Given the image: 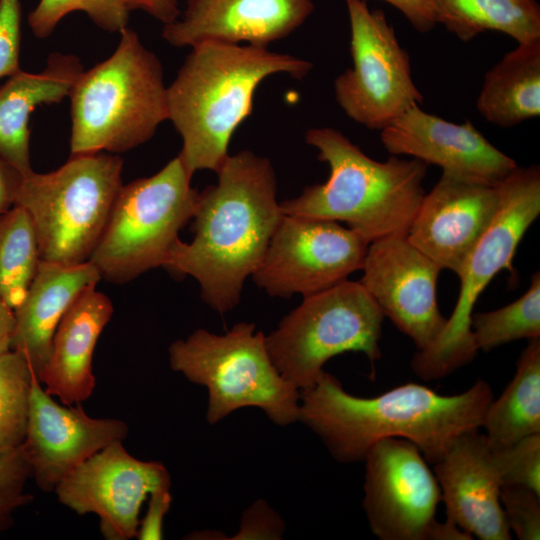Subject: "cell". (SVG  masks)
Here are the masks:
<instances>
[{
  "instance_id": "7",
  "label": "cell",
  "mask_w": 540,
  "mask_h": 540,
  "mask_svg": "<svg viewBox=\"0 0 540 540\" xmlns=\"http://www.w3.org/2000/svg\"><path fill=\"white\" fill-rule=\"evenodd\" d=\"M122 169L119 156L99 152L23 176L15 205L31 218L41 260L64 266L89 260L123 185Z\"/></svg>"
},
{
  "instance_id": "28",
  "label": "cell",
  "mask_w": 540,
  "mask_h": 540,
  "mask_svg": "<svg viewBox=\"0 0 540 540\" xmlns=\"http://www.w3.org/2000/svg\"><path fill=\"white\" fill-rule=\"evenodd\" d=\"M470 328L477 350L488 352L518 339L540 337V273L516 301L489 312L472 313Z\"/></svg>"
},
{
  "instance_id": "14",
  "label": "cell",
  "mask_w": 540,
  "mask_h": 540,
  "mask_svg": "<svg viewBox=\"0 0 540 540\" xmlns=\"http://www.w3.org/2000/svg\"><path fill=\"white\" fill-rule=\"evenodd\" d=\"M113 442L85 460L55 488L58 501L79 515L99 518L107 540L136 537L141 506L152 492L171 487L167 468L135 458Z\"/></svg>"
},
{
  "instance_id": "3",
  "label": "cell",
  "mask_w": 540,
  "mask_h": 540,
  "mask_svg": "<svg viewBox=\"0 0 540 540\" xmlns=\"http://www.w3.org/2000/svg\"><path fill=\"white\" fill-rule=\"evenodd\" d=\"M312 68L305 59L266 47L215 41L192 46L166 92L168 120L182 139L178 156L187 171L193 176L219 170L264 79L279 73L302 79Z\"/></svg>"
},
{
  "instance_id": "35",
  "label": "cell",
  "mask_w": 540,
  "mask_h": 540,
  "mask_svg": "<svg viewBox=\"0 0 540 540\" xmlns=\"http://www.w3.org/2000/svg\"><path fill=\"white\" fill-rule=\"evenodd\" d=\"M284 523L263 500L253 503L243 514L235 539H280Z\"/></svg>"
},
{
  "instance_id": "13",
  "label": "cell",
  "mask_w": 540,
  "mask_h": 540,
  "mask_svg": "<svg viewBox=\"0 0 540 540\" xmlns=\"http://www.w3.org/2000/svg\"><path fill=\"white\" fill-rule=\"evenodd\" d=\"M363 508L380 540H428L441 492L418 447L402 438L375 443L366 454Z\"/></svg>"
},
{
  "instance_id": "18",
  "label": "cell",
  "mask_w": 540,
  "mask_h": 540,
  "mask_svg": "<svg viewBox=\"0 0 540 540\" xmlns=\"http://www.w3.org/2000/svg\"><path fill=\"white\" fill-rule=\"evenodd\" d=\"M498 206L496 185L442 173L425 193L406 237L442 270L458 274Z\"/></svg>"
},
{
  "instance_id": "5",
  "label": "cell",
  "mask_w": 540,
  "mask_h": 540,
  "mask_svg": "<svg viewBox=\"0 0 540 540\" xmlns=\"http://www.w3.org/2000/svg\"><path fill=\"white\" fill-rule=\"evenodd\" d=\"M163 66L138 34L124 28L115 51L83 70L70 94L71 155L125 152L168 120Z\"/></svg>"
},
{
  "instance_id": "8",
  "label": "cell",
  "mask_w": 540,
  "mask_h": 540,
  "mask_svg": "<svg viewBox=\"0 0 540 540\" xmlns=\"http://www.w3.org/2000/svg\"><path fill=\"white\" fill-rule=\"evenodd\" d=\"M191 178L176 156L154 175L122 185L88 260L102 278L123 283L165 267L196 208Z\"/></svg>"
},
{
  "instance_id": "16",
  "label": "cell",
  "mask_w": 540,
  "mask_h": 540,
  "mask_svg": "<svg viewBox=\"0 0 540 540\" xmlns=\"http://www.w3.org/2000/svg\"><path fill=\"white\" fill-rule=\"evenodd\" d=\"M128 427L115 418L89 416L80 404L53 399L32 379L26 433L21 444L40 490L54 491L75 468L107 445L123 441Z\"/></svg>"
},
{
  "instance_id": "40",
  "label": "cell",
  "mask_w": 540,
  "mask_h": 540,
  "mask_svg": "<svg viewBox=\"0 0 540 540\" xmlns=\"http://www.w3.org/2000/svg\"><path fill=\"white\" fill-rule=\"evenodd\" d=\"M473 537L462 530L452 521L446 519L444 522L437 520L433 524L428 540H471Z\"/></svg>"
},
{
  "instance_id": "26",
  "label": "cell",
  "mask_w": 540,
  "mask_h": 540,
  "mask_svg": "<svg viewBox=\"0 0 540 540\" xmlns=\"http://www.w3.org/2000/svg\"><path fill=\"white\" fill-rule=\"evenodd\" d=\"M440 23L467 42L485 31H499L518 44L540 39V6L536 0H434Z\"/></svg>"
},
{
  "instance_id": "23",
  "label": "cell",
  "mask_w": 540,
  "mask_h": 540,
  "mask_svg": "<svg viewBox=\"0 0 540 540\" xmlns=\"http://www.w3.org/2000/svg\"><path fill=\"white\" fill-rule=\"evenodd\" d=\"M83 70L75 55L53 52L41 72L20 70L0 87V156L22 176L33 171L29 129L32 112L37 106L69 97Z\"/></svg>"
},
{
  "instance_id": "19",
  "label": "cell",
  "mask_w": 540,
  "mask_h": 540,
  "mask_svg": "<svg viewBox=\"0 0 540 540\" xmlns=\"http://www.w3.org/2000/svg\"><path fill=\"white\" fill-rule=\"evenodd\" d=\"M313 10V0H187L182 17L164 25L162 37L174 47L215 41L267 48Z\"/></svg>"
},
{
  "instance_id": "2",
  "label": "cell",
  "mask_w": 540,
  "mask_h": 540,
  "mask_svg": "<svg viewBox=\"0 0 540 540\" xmlns=\"http://www.w3.org/2000/svg\"><path fill=\"white\" fill-rule=\"evenodd\" d=\"M214 185L199 192L194 238L179 241L164 268L189 275L203 301L224 314L240 301L245 280L260 265L283 213L275 170L250 150L229 155Z\"/></svg>"
},
{
  "instance_id": "30",
  "label": "cell",
  "mask_w": 540,
  "mask_h": 540,
  "mask_svg": "<svg viewBox=\"0 0 540 540\" xmlns=\"http://www.w3.org/2000/svg\"><path fill=\"white\" fill-rule=\"evenodd\" d=\"M81 11L99 28L120 32L127 27L129 10L123 0H39L28 15V24L35 37H49L57 24L68 14Z\"/></svg>"
},
{
  "instance_id": "27",
  "label": "cell",
  "mask_w": 540,
  "mask_h": 540,
  "mask_svg": "<svg viewBox=\"0 0 540 540\" xmlns=\"http://www.w3.org/2000/svg\"><path fill=\"white\" fill-rule=\"evenodd\" d=\"M40 261L31 218L15 205L0 218V299L13 311L24 300Z\"/></svg>"
},
{
  "instance_id": "36",
  "label": "cell",
  "mask_w": 540,
  "mask_h": 540,
  "mask_svg": "<svg viewBox=\"0 0 540 540\" xmlns=\"http://www.w3.org/2000/svg\"><path fill=\"white\" fill-rule=\"evenodd\" d=\"M171 503L170 488L158 489L149 495L148 508L140 520L137 539L160 540L163 538V520Z\"/></svg>"
},
{
  "instance_id": "20",
  "label": "cell",
  "mask_w": 540,
  "mask_h": 540,
  "mask_svg": "<svg viewBox=\"0 0 540 540\" xmlns=\"http://www.w3.org/2000/svg\"><path fill=\"white\" fill-rule=\"evenodd\" d=\"M446 519L481 540H510L500 503L501 477L479 430L457 437L433 464Z\"/></svg>"
},
{
  "instance_id": "1",
  "label": "cell",
  "mask_w": 540,
  "mask_h": 540,
  "mask_svg": "<svg viewBox=\"0 0 540 540\" xmlns=\"http://www.w3.org/2000/svg\"><path fill=\"white\" fill-rule=\"evenodd\" d=\"M492 399L491 387L482 379L450 396L409 382L376 397H357L324 370L312 386L300 390L298 421L340 463L363 461L378 441L402 438L433 465L457 437L482 428Z\"/></svg>"
},
{
  "instance_id": "25",
  "label": "cell",
  "mask_w": 540,
  "mask_h": 540,
  "mask_svg": "<svg viewBox=\"0 0 540 540\" xmlns=\"http://www.w3.org/2000/svg\"><path fill=\"white\" fill-rule=\"evenodd\" d=\"M482 428L493 451L540 433V337L529 339L517 361L514 378L490 402Z\"/></svg>"
},
{
  "instance_id": "11",
  "label": "cell",
  "mask_w": 540,
  "mask_h": 540,
  "mask_svg": "<svg viewBox=\"0 0 540 540\" xmlns=\"http://www.w3.org/2000/svg\"><path fill=\"white\" fill-rule=\"evenodd\" d=\"M350 22L352 66L334 81L344 113L369 129L382 130L423 96L412 78L410 58L393 26L366 0H345Z\"/></svg>"
},
{
  "instance_id": "15",
  "label": "cell",
  "mask_w": 540,
  "mask_h": 540,
  "mask_svg": "<svg viewBox=\"0 0 540 540\" xmlns=\"http://www.w3.org/2000/svg\"><path fill=\"white\" fill-rule=\"evenodd\" d=\"M359 281L382 314L410 337L417 351L429 347L447 323L438 307L441 268L404 235L369 243Z\"/></svg>"
},
{
  "instance_id": "4",
  "label": "cell",
  "mask_w": 540,
  "mask_h": 540,
  "mask_svg": "<svg viewBox=\"0 0 540 540\" xmlns=\"http://www.w3.org/2000/svg\"><path fill=\"white\" fill-rule=\"evenodd\" d=\"M305 141L330 174L324 183L280 202L283 214L345 222L368 243L407 235L425 195L426 163L396 155L373 160L331 127L309 129Z\"/></svg>"
},
{
  "instance_id": "38",
  "label": "cell",
  "mask_w": 540,
  "mask_h": 540,
  "mask_svg": "<svg viewBox=\"0 0 540 540\" xmlns=\"http://www.w3.org/2000/svg\"><path fill=\"white\" fill-rule=\"evenodd\" d=\"M129 11L142 10L164 25L180 16L178 0H123Z\"/></svg>"
},
{
  "instance_id": "21",
  "label": "cell",
  "mask_w": 540,
  "mask_h": 540,
  "mask_svg": "<svg viewBox=\"0 0 540 540\" xmlns=\"http://www.w3.org/2000/svg\"><path fill=\"white\" fill-rule=\"evenodd\" d=\"M91 287L82 292L59 322L48 360L37 374L45 390L66 405L80 404L93 393V354L110 321L111 300Z\"/></svg>"
},
{
  "instance_id": "31",
  "label": "cell",
  "mask_w": 540,
  "mask_h": 540,
  "mask_svg": "<svg viewBox=\"0 0 540 540\" xmlns=\"http://www.w3.org/2000/svg\"><path fill=\"white\" fill-rule=\"evenodd\" d=\"M502 486L520 485L540 494V433L493 451Z\"/></svg>"
},
{
  "instance_id": "10",
  "label": "cell",
  "mask_w": 540,
  "mask_h": 540,
  "mask_svg": "<svg viewBox=\"0 0 540 540\" xmlns=\"http://www.w3.org/2000/svg\"><path fill=\"white\" fill-rule=\"evenodd\" d=\"M384 315L360 282L345 280L303 297L278 327L265 335L270 358L297 389L312 386L324 364L345 352L381 358Z\"/></svg>"
},
{
  "instance_id": "29",
  "label": "cell",
  "mask_w": 540,
  "mask_h": 540,
  "mask_svg": "<svg viewBox=\"0 0 540 540\" xmlns=\"http://www.w3.org/2000/svg\"><path fill=\"white\" fill-rule=\"evenodd\" d=\"M35 375L23 354L12 349L0 354V453L24 440Z\"/></svg>"
},
{
  "instance_id": "33",
  "label": "cell",
  "mask_w": 540,
  "mask_h": 540,
  "mask_svg": "<svg viewBox=\"0 0 540 540\" xmlns=\"http://www.w3.org/2000/svg\"><path fill=\"white\" fill-rule=\"evenodd\" d=\"M500 503L508 528L519 540L540 539V494L520 485H503Z\"/></svg>"
},
{
  "instance_id": "39",
  "label": "cell",
  "mask_w": 540,
  "mask_h": 540,
  "mask_svg": "<svg viewBox=\"0 0 540 540\" xmlns=\"http://www.w3.org/2000/svg\"><path fill=\"white\" fill-rule=\"evenodd\" d=\"M22 174L0 156V218L15 206Z\"/></svg>"
},
{
  "instance_id": "37",
  "label": "cell",
  "mask_w": 540,
  "mask_h": 540,
  "mask_svg": "<svg viewBox=\"0 0 540 540\" xmlns=\"http://www.w3.org/2000/svg\"><path fill=\"white\" fill-rule=\"evenodd\" d=\"M397 8L413 28L421 33L436 25L434 0H383Z\"/></svg>"
},
{
  "instance_id": "12",
  "label": "cell",
  "mask_w": 540,
  "mask_h": 540,
  "mask_svg": "<svg viewBox=\"0 0 540 540\" xmlns=\"http://www.w3.org/2000/svg\"><path fill=\"white\" fill-rule=\"evenodd\" d=\"M368 245L336 221L283 214L251 277L270 296H309L361 270Z\"/></svg>"
},
{
  "instance_id": "9",
  "label": "cell",
  "mask_w": 540,
  "mask_h": 540,
  "mask_svg": "<svg viewBox=\"0 0 540 540\" xmlns=\"http://www.w3.org/2000/svg\"><path fill=\"white\" fill-rule=\"evenodd\" d=\"M496 186L498 210L457 274L461 285L456 306L438 338L412 358L413 372L425 381L444 378L475 358L478 350L470 328L474 305L499 271L514 273L516 249L540 214L538 165L518 166Z\"/></svg>"
},
{
  "instance_id": "32",
  "label": "cell",
  "mask_w": 540,
  "mask_h": 540,
  "mask_svg": "<svg viewBox=\"0 0 540 540\" xmlns=\"http://www.w3.org/2000/svg\"><path fill=\"white\" fill-rule=\"evenodd\" d=\"M31 477V467L21 445L0 453V533L13 525L19 508L32 502L33 495L25 491Z\"/></svg>"
},
{
  "instance_id": "6",
  "label": "cell",
  "mask_w": 540,
  "mask_h": 540,
  "mask_svg": "<svg viewBox=\"0 0 540 540\" xmlns=\"http://www.w3.org/2000/svg\"><path fill=\"white\" fill-rule=\"evenodd\" d=\"M173 371L208 390L206 420L216 424L232 412L257 407L276 425L298 421L300 390L273 364L265 335L241 322L224 334L197 329L169 347Z\"/></svg>"
},
{
  "instance_id": "34",
  "label": "cell",
  "mask_w": 540,
  "mask_h": 540,
  "mask_svg": "<svg viewBox=\"0 0 540 540\" xmlns=\"http://www.w3.org/2000/svg\"><path fill=\"white\" fill-rule=\"evenodd\" d=\"M21 20L20 0H0V79L21 70Z\"/></svg>"
},
{
  "instance_id": "41",
  "label": "cell",
  "mask_w": 540,
  "mask_h": 540,
  "mask_svg": "<svg viewBox=\"0 0 540 540\" xmlns=\"http://www.w3.org/2000/svg\"><path fill=\"white\" fill-rule=\"evenodd\" d=\"M14 326V311L0 299V354L11 350Z\"/></svg>"
},
{
  "instance_id": "22",
  "label": "cell",
  "mask_w": 540,
  "mask_h": 540,
  "mask_svg": "<svg viewBox=\"0 0 540 540\" xmlns=\"http://www.w3.org/2000/svg\"><path fill=\"white\" fill-rule=\"evenodd\" d=\"M102 279L90 262L64 266L41 260L22 303L14 310L11 349L25 356L36 373L48 360L62 317L85 290Z\"/></svg>"
},
{
  "instance_id": "17",
  "label": "cell",
  "mask_w": 540,
  "mask_h": 540,
  "mask_svg": "<svg viewBox=\"0 0 540 540\" xmlns=\"http://www.w3.org/2000/svg\"><path fill=\"white\" fill-rule=\"evenodd\" d=\"M384 148L460 178L495 186L517 167L469 122L454 123L413 106L380 131Z\"/></svg>"
},
{
  "instance_id": "24",
  "label": "cell",
  "mask_w": 540,
  "mask_h": 540,
  "mask_svg": "<svg viewBox=\"0 0 540 540\" xmlns=\"http://www.w3.org/2000/svg\"><path fill=\"white\" fill-rule=\"evenodd\" d=\"M476 106L504 128L540 115V39L518 44L486 73Z\"/></svg>"
}]
</instances>
